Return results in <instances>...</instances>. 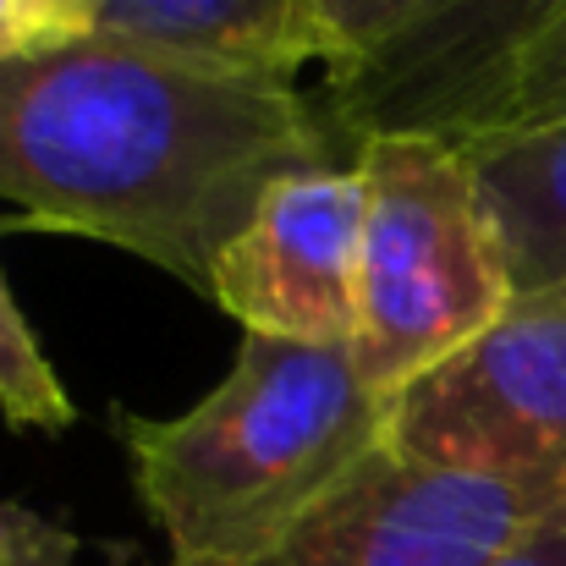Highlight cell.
Segmentation results:
<instances>
[{"mask_svg":"<svg viewBox=\"0 0 566 566\" xmlns=\"http://www.w3.org/2000/svg\"><path fill=\"white\" fill-rule=\"evenodd\" d=\"M495 566H566V523L562 517L539 523L523 545H512Z\"/></svg>","mask_w":566,"mask_h":566,"instance_id":"9a60e30c","label":"cell"},{"mask_svg":"<svg viewBox=\"0 0 566 566\" xmlns=\"http://www.w3.org/2000/svg\"><path fill=\"white\" fill-rule=\"evenodd\" d=\"M358 242L364 177L358 166H308L281 177L253 203L248 226L226 242L209 303L242 336L353 347L358 336Z\"/></svg>","mask_w":566,"mask_h":566,"instance_id":"52a82bcc","label":"cell"},{"mask_svg":"<svg viewBox=\"0 0 566 566\" xmlns=\"http://www.w3.org/2000/svg\"><path fill=\"white\" fill-rule=\"evenodd\" d=\"M490 203L512 297H566V116L462 144Z\"/></svg>","mask_w":566,"mask_h":566,"instance_id":"ba28073f","label":"cell"},{"mask_svg":"<svg viewBox=\"0 0 566 566\" xmlns=\"http://www.w3.org/2000/svg\"><path fill=\"white\" fill-rule=\"evenodd\" d=\"M303 6H308L314 61L325 66V77H342L364 66L423 0H303Z\"/></svg>","mask_w":566,"mask_h":566,"instance_id":"8fae6325","label":"cell"},{"mask_svg":"<svg viewBox=\"0 0 566 566\" xmlns=\"http://www.w3.org/2000/svg\"><path fill=\"white\" fill-rule=\"evenodd\" d=\"M562 116H566V111H562Z\"/></svg>","mask_w":566,"mask_h":566,"instance_id":"2e32d148","label":"cell"},{"mask_svg":"<svg viewBox=\"0 0 566 566\" xmlns=\"http://www.w3.org/2000/svg\"><path fill=\"white\" fill-rule=\"evenodd\" d=\"M0 412H6V423L39 429V434H61L77 418L50 353L39 347L28 314L17 308V297L6 286V270H0Z\"/></svg>","mask_w":566,"mask_h":566,"instance_id":"30bf717a","label":"cell"},{"mask_svg":"<svg viewBox=\"0 0 566 566\" xmlns=\"http://www.w3.org/2000/svg\"><path fill=\"white\" fill-rule=\"evenodd\" d=\"M390 401L353 347L242 336L226 379L177 418H122L133 495L171 562H231L292 528L369 451Z\"/></svg>","mask_w":566,"mask_h":566,"instance_id":"7a4b0ae2","label":"cell"},{"mask_svg":"<svg viewBox=\"0 0 566 566\" xmlns=\"http://www.w3.org/2000/svg\"><path fill=\"white\" fill-rule=\"evenodd\" d=\"M99 33L281 77L314 61L303 0H99Z\"/></svg>","mask_w":566,"mask_h":566,"instance_id":"9c48e42d","label":"cell"},{"mask_svg":"<svg viewBox=\"0 0 566 566\" xmlns=\"http://www.w3.org/2000/svg\"><path fill=\"white\" fill-rule=\"evenodd\" d=\"M385 440L418 462L501 479L566 523V297H517L390 401Z\"/></svg>","mask_w":566,"mask_h":566,"instance_id":"277c9868","label":"cell"},{"mask_svg":"<svg viewBox=\"0 0 566 566\" xmlns=\"http://www.w3.org/2000/svg\"><path fill=\"white\" fill-rule=\"evenodd\" d=\"M331 133L297 77L105 33L0 66V198L198 297L264 188L331 166Z\"/></svg>","mask_w":566,"mask_h":566,"instance_id":"6da1fadb","label":"cell"},{"mask_svg":"<svg viewBox=\"0 0 566 566\" xmlns=\"http://www.w3.org/2000/svg\"><path fill=\"white\" fill-rule=\"evenodd\" d=\"M566 0H423L375 55L325 77L331 127L358 138L429 133L468 144Z\"/></svg>","mask_w":566,"mask_h":566,"instance_id":"8992f818","label":"cell"},{"mask_svg":"<svg viewBox=\"0 0 566 566\" xmlns=\"http://www.w3.org/2000/svg\"><path fill=\"white\" fill-rule=\"evenodd\" d=\"M99 33V0H0V66L83 44Z\"/></svg>","mask_w":566,"mask_h":566,"instance_id":"4fadbf2b","label":"cell"},{"mask_svg":"<svg viewBox=\"0 0 566 566\" xmlns=\"http://www.w3.org/2000/svg\"><path fill=\"white\" fill-rule=\"evenodd\" d=\"M562 111H566V11L539 33V44L523 55V66L512 72V83H506V94H501V105H495L484 133L539 127V122H556Z\"/></svg>","mask_w":566,"mask_h":566,"instance_id":"7c38bea8","label":"cell"},{"mask_svg":"<svg viewBox=\"0 0 566 566\" xmlns=\"http://www.w3.org/2000/svg\"><path fill=\"white\" fill-rule=\"evenodd\" d=\"M364 177L353 358L385 401L479 342L517 297L479 171L429 133L358 138Z\"/></svg>","mask_w":566,"mask_h":566,"instance_id":"3957f363","label":"cell"},{"mask_svg":"<svg viewBox=\"0 0 566 566\" xmlns=\"http://www.w3.org/2000/svg\"><path fill=\"white\" fill-rule=\"evenodd\" d=\"M539 523L551 512L534 495L418 462L385 440L259 551L192 566H495Z\"/></svg>","mask_w":566,"mask_h":566,"instance_id":"5b68a950","label":"cell"},{"mask_svg":"<svg viewBox=\"0 0 566 566\" xmlns=\"http://www.w3.org/2000/svg\"><path fill=\"white\" fill-rule=\"evenodd\" d=\"M0 566H77V534L17 501H0Z\"/></svg>","mask_w":566,"mask_h":566,"instance_id":"5bb4252c","label":"cell"}]
</instances>
